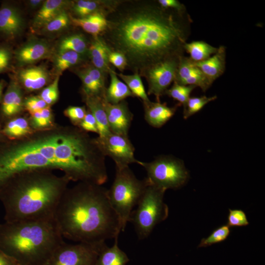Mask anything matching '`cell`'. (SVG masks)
Masks as SVG:
<instances>
[{"label":"cell","instance_id":"cell-3","mask_svg":"<svg viewBox=\"0 0 265 265\" xmlns=\"http://www.w3.org/2000/svg\"><path fill=\"white\" fill-rule=\"evenodd\" d=\"M24 172L13 176L0 189V200L6 222L54 217L58 202L70 179L37 172Z\"/></svg>","mask_w":265,"mask_h":265},{"label":"cell","instance_id":"cell-6","mask_svg":"<svg viewBox=\"0 0 265 265\" xmlns=\"http://www.w3.org/2000/svg\"><path fill=\"white\" fill-rule=\"evenodd\" d=\"M165 191L148 183L136 209L132 212L129 221L133 224L139 239L147 238L156 225L167 218L169 209L163 202Z\"/></svg>","mask_w":265,"mask_h":265},{"label":"cell","instance_id":"cell-17","mask_svg":"<svg viewBox=\"0 0 265 265\" xmlns=\"http://www.w3.org/2000/svg\"><path fill=\"white\" fill-rule=\"evenodd\" d=\"M49 45L44 41H33L17 50L15 57L20 64H30L47 57L50 53Z\"/></svg>","mask_w":265,"mask_h":265},{"label":"cell","instance_id":"cell-18","mask_svg":"<svg viewBox=\"0 0 265 265\" xmlns=\"http://www.w3.org/2000/svg\"><path fill=\"white\" fill-rule=\"evenodd\" d=\"M18 78L24 86L28 91H35L45 85L49 79L48 72L42 66H34L21 70Z\"/></svg>","mask_w":265,"mask_h":265},{"label":"cell","instance_id":"cell-1","mask_svg":"<svg viewBox=\"0 0 265 265\" xmlns=\"http://www.w3.org/2000/svg\"><path fill=\"white\" fill-rule=\"evenodd\" d=\"M102 38L112 51L122 53L134 73L184 55L192 22L187 13L164 9L158 2H127L106 18Z\"/></svg>","mask_w":265,"mask_h":265},{"label":"cell","instance_id":"cell-13","mask_svg":"<svg viewBox=\"0 0 265 265\" xmlns=\"http://www.w3.org/2000/svg\"><path fill=\"white\" fill-rule=\"evenodd\" d=\"M85 96L99 97L105 99V73L93 66L86 67L79 72Z\"/></svg>","mask_w":265,"mask_h":265},{"label":"cell","instance_id":"cell-4","mask_svg":"<svg viewBox=\"0 0 265 265\" xmlns=\"http://www.w3.org/2000/svg\"><path fill=\"white\" fill-rule=\"evenodd\" d=\"M64 241L54 217L0 224V249L19 265H46Z\"/></svg>","mask_w":265,"mask_h":265},{"label":"cell","instance_id":"cell-8","mask_svg":"<svg viewBox=\"0 0 265 265\" xmlns=\"http://www.w3.org/2000/svg\"><path fill=\"white\" fill-rule=\"evenodd\" d=\"M105 241L96 243L63 242L54 251L46 265H96Z\"/></svg>","mask_w":265,"mask_h":265},{"label":"cell","instance_id":"cell-46","mask_svg":"<svg viewBox=\"0 0 265 265\" xmlns=\"http://www.w3.org/2000/svg\"><path fill=\"white\" fill-rule=\"evenodd\" d=\"M42 0H31L29 1V5L32 8H35L39 6L42 3Z\"/></svg>","mask_w":265,"mask_h":265},{"label":"cell","instance_id":"cell-19","mask_svg":"<svg viewBox=\"0 0 265 265\" xmlns=\"http://www.w3.org/2000/svg\"><path fill=\"white\" fill-rule=\"evenodd\" d=\"M23 106L21 87L16 81H12L2 99L1 107L2 112L6 117L12 116L19 113Z\"/></svg>","mask_w":265,"mask_h":265},{"label":"cell","instance_id":"cell-42","mask_svg":"<svg viewBox=\"0 0 265 265\" xmlns=\"http://www.w3.org/2000/svg\"><path fill=\"white\" fill-rule=\"evenodd\" d=\"M79 126L83 130L98 133L96 121L93 114L89 111L86 113Z\"/></svg>","mask_w":265,"mask_h":265},{"label":"cell","instance_id":"cell-45","mask_svg":"<svg viewBox=\"0 0 265 265\" xmlns=\"http://www.w3.org/2000/svg\"><path fill=\"white\" fill-rule=\"evenodd\" d=\"M0 265H19L11 257L0 249Z\"/></svg>","mask_w":265,"mask_h":265},{"label":"cell","instance_id":"cell-30","mask_svg":"<svg viewBox=\"0 0 265 265\" xmlns=\"http://www.w3.org/2000/svg\"><path fill=\"white\" fill-rule=\"evenodd\" d=\"M195 88L192 85L180 84L174 81L172 86L166 90L165 94L177 101L180 105H182L184 107L190 98L191 92Z\"/></svg>","mask_w":265,"mask_h":265},{"label":"cell","instance_id":"cell-15","mask_svg":"<svg viewBox=\"0 0 265 265\" xmlns=\"http://www.w3.org/2000/svg\"><path fill=\"white\" fill-rule=\"evenodd\" d=\"M226 56V47L220 46L215 54L204 61L195 63L212 84L225 72Z\"/></svg>","mask_w":265,"mask_h":265},{"label":"cell","instance_id":"cell-39","mask_svg":"<svg viewBox=\"0 0 265 265\" xmlns=\"http://www.w3.org/2000/svg\"><path fill=\"white\" fill-rule=\"evenodd\" d=\"M23 106L31 114L47 107V104L40 97L32 96L27 98Z\"/></svg>","mask_w":265,"mask_h":265},{"label":"cell","instance_id":"cell-22","mask_svg":"<svg viewBox=\"0 0 265 265\" xmlns=\"http://www.w3.org/2000/svg\"><path fill=\"white\" fill-rule=\"evenodd\" d=\"M104 100L99 97L85 96L86 105L97 122L99 137H105L111 132L104 106Z\"/></svg>","mask_w":265,"mask_h":265},{"label":"cell","instance_id":"cell-35","mask_svg":"<svg viewBox=\"0 0 265 265\" xmlns=\"http://www.w3.org/2000/svg\"><path fill=\"white\" fill-rule=\"evenodd\" d=\"M53 115L49 107L31 113V124L34 128H45L52 124Z\"/></svg>","mask_w":265,"mask_h":265},{"label":"cell","instance_id":"cell-47","mask_svg":"<svg viewBox=\"0 0 265 265\" xmlns=\"http://www.w3.org/2000/svg\"><path fill=\"white\" fill-rule=\"evenodd\" d=\"M4 86V83L3 81H0V100L2 97V93L3 91V89Z\"/></svg>","mask_w":265,"mask_h":265},{"label":"cell","instance_id":"cell-5","mask_svg":"<svg viewBox=\"0 0 265 265\" xmlns=\"http://www.w3.org/2000/svg\"><path fill=\"white\" fill-rule=\"evenodd\" d=\"M148 182L137 179L129 166L117 167L114 181L107 197L109 203L118 216L122 231H124L132 209L137 205Z\"/></svg>","mask_w":265,"mask_h":265},{"label":"cell","instance_id":"cell-34","mask_svg":"<svg viewBox=\"0 0 265 265\" xmlns=\"http://www.w3.org/2000/svg\"><path fill=\"white\" fill-rule=\"evenodd\" d=\"M230 233V227L223 225L214 230L207 238L201 239L198 247H205L224 241Z\"/></svg>","mask_w":265,"mask_h":265},{"label":"cell","instance_id":"cell-7","mask_svg":"<svg viewBox=\"0 0 265 265\" xmlns=\"http://www.w3.org/2000/svg\"><path fill=\"white\" fill-rule=\"evenodd\" d=\"M138 164L146 171L149 184L165 190L180 188L189 177L183 161L172 157L161 156L151 162L138 161Z\"/></svg>","mask_w":265,"mask_h":265},{"label":"cell","instance_id":"cell-16","mask_svg":"<svg viewBox=\"0 0 265 265\" xmlns=\"http://www.w3.org/2000/svg\"><path fill=\"white\" fill-rule=\"evenodd\" d=\"M144 104V118L146 122L155 128L164 125L175 114L177 106L169 107L166 104L149 101Z\"/></svg>","mask_w":265,"mask_h":265},{"label":"cell","instance_id":"cell-27","mask_svg":"<svg viewBox=\"0 0 265 265\" xmlns=\"http://www.w3.org/2000/svg\"><path fill=\"white\" fill-rule=\"evenodd\" d=\"M116 75L123 80L133 96L141 99L143 103L150 101L145 91L140 75L138 73L129 75L122 73H116Z\"/></svg>","mask_w":265,"mask_h":265},{"label":"cell","instance_id":"cell-21","mask_svg":"<svg viewBox=\"0 0 265 265\" xmlns=\"http://www.w3.org/2000/svg\"><path fill=\"white\" fill-rule=\"evenodd\" d=\"M110 49L101 37H94L88 49L89 57L93 66L104 73H108V53Z\"/></svg>","mask_w":265,"mask_h":265},{"label":"cell","instance_id":"cell-26","mask_svg":"<svg viewBox=\"0 0 265 265\" xmlns=\"http://www.w3.org/2000/svg\"><path fill=\"white\" fill-rule=\"evenodd\" d=\"M184 51L189 54V58L194 62L204 61L214 54L218 48L214 47L204 41L186 42L184 45Z\"/></svg>","mask_w":265,"mask_h":265},{"label":"cell","instance_id":"cell-38","mask_svg":"<svg viewBox=\"0 0 265 265\" xmlns=\"http://www.w3.org/2000/svg\"><path fill=\"white\" fill-rule=\"evenodd\" d=\"M249 224L246 215L240 209H229L227 225L230 227L245 226Z\"/></svg>","mask_w":265,"mask_h":265},{"label":"cell","instance_id":"cell-36","mask_svg":"<svg viewBox=\"0 0 265 265\" xmlns=\"http://www.w3.org/2000/svg\"><path fill=\"white\" fill-rule=\"evenodd\" d=\"M69 22L68 14L63 10L45 25L44 28L47 32H57L65 28Z\"/></svg>","mask_w":265,"mask_h":265},{"label":"cell","instance_id":"cell-2","mask_svg":"<svg viewBox=\"0 0 265 265\" xmlns=\"http://www.w3.org/2000/svg\"><path fill=\"white\" fill-rule=\"evenodd\" d=\"M54 218L63 238L78 242L96 243L118 238L119 218L112 209L107 189L82 182L66 190L56 208Z\"/></svg>","mask_w":265,"mask_h":265},{"label":"cell","instance_id":"cell-10","mask_svg":"<svg viewBox=\"0 0 265 265\" xmlns=\"http://www.w3.org/2000/svg\"><path fill=\"white\" fill-rule=\"evenodd\" d=\"M96 141L105 157L108 156L115 162L116 167L129 166L138 161L134 157V148L128 136L111 132Z\"/></svg>","mask_w":265,"mask_h":265},{"label":"cell","instance_id":"cell-25","mask_svg":"<svg viewBox=\"0 0 265 265\" xmlns=\"http://www.w3.org/2000/svg\"><path fill=\"white\" fill-rule=\"evenodd\" d=\"M66 3V1L62 0H48L44 2L35 17L34 25L36 27L44 26L64 10Z\"/></svg>","mask_w":265,"mask_h":265},{"label":"cell","instance_id":"cell-33","mask_svg":"<svg viewBox=\"0 0 265 265\" xmlns=\"http://www.w3.org/2000/svg\"><path fill=\"white\" fill-rule=\"evenodd\" d=\"M102 2L94 0H80L75 2L73 10L79 18H82L99 11Z\"/></svg>","mask_w":265,"mask_h":265},{"label":"cell","instance_id":"cell-20","mask_svg":"<svg viewBox=\"0 0 265 265\" xmlns=\"http://www.w3.org/2000/svg\"><path fill=\"white\" fill-rule=\"evenodd\" d=\"M70 17L74 25L80 27L94 37L99 36L107 26V19L102 12H96L82 18Z\"/></svg>","mask_w":265,"mask_h":265},{"label":"cell","instance_id":"cell-43","mask_svg":"<svg viewBox=\"0 0 265 265\" xmlns=\"http://www.w3.org/2000/svg\"><path fill=\"white\" fill-rule=\"evenodd\" d=\"M12 57L10 49L6 46L0 45V74L9 67Z\"/></svg>","mask_w":265,"mask_h":265},{"label":"cell","instance_id":"cell-11","mask_svg":"<svg viewBox=\"0 0 265 265\" xmlns=\"http://www.w3.org/2000/svg\"><path fill=\"white\" fill-rule=\"evenodd\" d=\"M174 81L184 85L199 87L203 92L207 90L212 85L195 62L189 57L184 55L179 58Z\"/></svg>","mask_w":265,"mask_h":265},{"label":"cell","instance_id":"cell-41","mask_svg":"<svg viewBox=\"0 0 265 265\" xmlns=\"http://www.w3.org/2000/svg\"><path fill=\"white\" fill-rule=\"evenodd\" d=\"M108 62L120 71H123L127 66V61L123 54L118 52L110 50L108 53Z\"/></svg>","mask_w":265,"mask_h":265},{"label":"cell","instance_id":"cell-28","mask_svg":"<svg viewBox=\"0 0 265 265\" xmlns=\"http://www.w3.org/2000/svg\"><path fill=\"white\" fill-rule=\"evenodd\" d=\"M73 51L80 54L87 51L85 38L81 34H73L63 38L58 46L59 53Z\"/></svg>","mask_w":265,"mask_h":265},{"label":"cell","instance_id":"cell-31","mask_svg":"<svg viewBox=\"0 0 265 265\" xmlns=\"http://www.w3.org/2000/svg\"><path fill=\"white\" fill-rule=\"evenodd\" d=\"M217 96L208 97L206 96L190 97L184 107L183 116L187 119L201 110L208 103L216 99Z\"/></svg>","mask_w":265,"mask_h":265},{"label":"cell","instance_id":"cell-24","mask_svg":"<svg viewBox=\"0 0 265 265\" xmlns=\"http://www.w3.org/2000/svg\"><path fill=\"white\" fill-rule=\"evenodd\" d=\"M110 247L106 244L99 254L96 265H126L129 261L127 254L118 245V238Z\"/></svg>","mask_w":265,"mask_h":265},{"label":"cell","instance_id":"cell-14","mask_svg":"<svg viewBox=\"0 0 265 265\" xmlns=\"http://www.w3.org/2000/svg\"><path fill=\"white\" fill-rule=\"evenodd\" d=\"M22 26V19L18 9L13 5L3 4L0 7V33L8 38H14Z\"/></svg>","mask_w":265,"mask_h":265},{"label":"cell","instance_id":"cell-29","mask_svg":"<svg viewBox=\"0 0 265 265\" xmlns=\"http://www.w3.org/2000/svg\"><path fill=\"white\" fill-rule=\"evenodd\" d=\"M2 132L10 138H16L30 133V128L26 119L16 118L6 124Z\"/></svg>","mask_w":265,"mask_h":265},{"label":"cell","instance_id":"cell-23","mask_svg":"<svg viewBox=\"0 0 265 265\" xmlns=\"http://www.w3.org/2000/svg\"><path fill=\"white\" fill-rule=\"evenodd\" d=\"M108 73L110 82L106 91L105 100L106 102L111 104H116L127 97L133 96L127 85L118 79L116 73L110 69Z\"/></svg>","mask_w":265,"mask_h":265},{"label":"cell","instance_id":"cell-37","mask_svg":"<svg viewBox=\"0 0 265 265\" xmlns=\"http://www.w3.org/2000/svg\"><path fill=\"white\" fill-rule=\"evenodd\" d=\"M59 76H57L53 82L45 87L41 92L40 97L47 105L54 103L58 98Z\"/></svg>","mask_w":265,"mask_h":265},{"label":"cell","instance_id":"cell-32","mask_svg":"<svg viewBox=\"0 0 265 265\" xmlns=\"http://www.w3.org/2000/svg\"><path fill=\"white\" fill-rule=\"evenodd\" d=\"M80 55L73 51L59 53L55 60V69L58 72L61 73L75 65L80 61Z\"/></svg>","mask_w":265,"mask_h":265},{"label":"cell","instance_id":"cell-9","mask_svg":"<svg viewBox=\"0 0 265 265\" xmlns=\"http://www.w3.org/2000/svg\"><path fill=\"white\" fill-rule=\"evenodd\" d=\"M180 57H172L158 63L142 74L148 83V94L154 95L158 102H160V97L175 80Z\"/></svg>","mask_w":265,"mask_h":265},{"label":"cell","instance_id":"cell-40","mask_svg":"<svg viewBox=\"0 0 265 265\" xmlns=\"http://www.w3.org/2000/svg\"><path fill=\"white\" fill-rule=\"evenodd\" d=\"M65 113L72 122L79 125L83 119L86 111L84 107L71 106L65 110Z\"/></svg>","mask_w":265,"mask_h":265},{"label":"cell","instance_id":"cell-12","mask_svg":"<svg viewBox=\"0 0 265 265\" xmlns=\"http://www.w3.org/2000/svg\"><path fill=\"white\" fill-rule=\"evenodd\" d=\"M108 124L111 132L128 136V132L133 119L127 103L123 101L111 104L103 100Z\"/></svg>","mask_w":265,"mask_h":265},{"label":"cell","instance_id":"cell-44","mask_svg":"<svg viewBox=\"0 0 265 265\" xmlns=\"http://www.w3.org/2000/svg\"><path fill=\"white\" fill-rule=\"evenodd\" d=\"M157 2L163 8L172 9L180 13L187 12L185 5L179 0H158Z\"/></svg>","mask_w":265,"mask_h":265}]
</instances>
